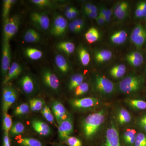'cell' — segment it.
Instances as JSON below:
<instances>
[{
    "label": "cell",
    "instance_id": "48",
    "mask_svg": "<svg viewBox=\"0 0 146 146\" xmlns=\"http://www.w3.org/2000/svg\"><path fill=\"white\" fill-rule=\"evenodd\" d=\"M96 20L97 23L99 25H102L106 22L104 18L100 14H99L98 16L96 18Z\"/></svg>",
    "mask_w": 146,
    "mask_h": 146
},
{
    "label": "cell",
    "instance_id": "28",
    "mask_svg": "<svg viewBox=\"0 0 146 146\" xmlns=\"http://www.w3.org/2000/svg\"><path fill=\"white\" fill-rule=\"evenodd\" d=\"M136 131L134 129H127L123 133V138L125 143L128 146H132L135 144Z\"/></svg>",
    "mask_w": 146,
    "mask_h": 146
},
{
    "label": "cell",
    "instance_id": "31",
    "mask_svg": "<svg viewBox=\"0 0 146 146\" xmlns=\"http://www.w3.org/2000/svg\"><path fill=\"white\" fill-rule=\"evenodd\" d=\"M25 55L32 60H37L42 58L43 53L40 50L33 48H27L25 50Z\"/></svg>",
    "mask_w": 146,
    "mask_h": 146
},
{
    "label": "cell",
    "instance_id": "56",
    "mask_svg": "<svg viewBox=\"0 0 146 146\" xmlns=\"http://www.w3.org/2000/svg\"><path fill=\"white\" fill-rule=\"evenodd\" d=\"M98 9L97 8L96 6L94 4H92V7H91V10L89 11V12H87V13H89V12H98Z\"/></svg>",
    "mask_w": 146,
    "mask_h": 146
},
{
    "label": "cell",
    "instance_id": "1",
    "mask_svg": "<svg viewBox=\"0 0 146 146\" xmlns=\"http://www.w3.org/2000/svg\"><path fill=\"white\" fill-rule=\"evenodd\" d=\"M104 110L89 114L84 119L82 123V130L84 136L90 139L96 136L105 120Z\"/></svg>",
    "mask_w": 146,
    "mask_h": 146
},
{
    "label": "cell",
    "instance_id": "51",
    "mask_svg": "<svg viewBox=\"0 0 146 146\" xmlns=\"http://www.w3.org/2000/svg\"><path fill=\"white\" fill-rule=\"evenodd\" d=\"M65 15L66 18L69 19V20H73L72 17V13H71L70 7H68L66 9L65 12Z\"/></svg>",
    "mask_w": 146,
    "mask_h": 146
},
{
    "label": "cell",
    "instance_id": "50",
    "mask_svg": "<svg viewBox=\"0 0 146 146\" xmlns=\"http://www.w3.org/2000/svg\"><path fill=\"white\" fill-rule=\"evenodd\" d=\"M139 3L143 11V17H146V1H142Z\"/></svg>",
    "mask_w": 146,
    "mask_h": 146
},
{
    "label": "cell",
    "instance_id": "36",
    "mask_svg": "<svg viewBox=\"0 0 146 146\" xmlns=\"http://www.w3.org/2000/svg\"><path fill=\"white\" fill-rule=\"evenodd\" d=\"M25 129V127L23 124L18 121L13 124L9 132L13 136H17L23 133Z\"/></svg>",
    "mask_w": 146,
    "mask_h": 146
},
{
    "label": "cell",
    "instance_id": "37",
    "mask_svg": "<svg viewBox=\"0 0 146 146\" xmlns=\"http://www.w3.org/2000/svg\"><path fill=\"white\" fill-rule=\"evenodd\" d=\"M41 111L43 117L47 121L52 124L55 125L54 115L48 106L45 104Z\"/></svg>",
    "mask_w": 146,
    "mask_h": 146
},
{
    "label": "cell",
    "instance_id": "33",
    "mask_svg": "<svg viewBox=\"0 0 146 146\" xmlns=\"http://www.w3.org/2000/svg\"><path fill=\"white\" fill-rule=\"evenodd\" d=\"M78 54L80 60L82 65L84 66H86L89 65L91 58L90 54L87 50L84 47H80L79 48Z\"/></svg>",
    "mask_w": 146,
    "mask_h": 146
},
{
    "label": "cell",
    "instance_id": "53",
    "mask_svg": "<svg viewBox=\"0 0 146 146\" xmlns=\"http://www.w3.org/2000/svg\"><path fill=\"white\" fill-rule=\"evenodd\" d=\"M93 4L91 3H88L86 4L85 5L84 7V13H87L89 12V11L91 10V7Z\"/></svg>",
    "mask_w": 146,
    "mask_h": 146
},
{
    "label": "cell",
    "instance_id": "35",
    "mask_svg": "<svg viewBox=\"0 0 146 146\" xmlns=\"http://www.w3.org/2000/svg\"><path fill=\"white\" fill-rule=\"evenodd\" d=\"M127 102L129 106L134 109L139 110L146 109V102L142 100H129Z\"/></svg>",
    "mask_w": 146,
    "mask_h": 146
},
{
    "label": "cell",
    "instance_id": "13",
    "mask_svg": "<svg viewBox=\"0 0 146 146\" xmlns=\"http://www.w3.org/2000/svg\"><path fill=\"white\" fill-rule=\"evenodd\" d=\"M30 19L34 25L42 30L46 31L49 28L50 19L44 13L33 12L30 14Z\"/></svg>",
    "mask_w": 146,
    "mask_h": 146
},
{
    "label": "cell",
    "instance_id": "11",
    "mask_svg": "<svg viewBox=\"0 0 146 146\" xmlns=\"http://www.w3.org/2000/svg\"><path fill=\"white\" fill-rule=\"evenodd\" d=\"M18 84L22 91L27 95L33 94L36 90V82L33 77L29 74L22 76L19 79Z\"/></svg>",
    "mask_w": 146,
    "mask_h": 146
},
{
    "label": "cell",
    "instance_id": "17",
    "mask_svg": "<svg viewBox=\"0 0 146 146\" xmlns=\"http://www.w3.org/2000/svg\"><path fill=\"white\" fill-rule=\"evenodd\" d=\"M129 9L127 2L122 1L116 3L113 10L115 17L119 20H124L128 14Z\"/></svg>",
    "mask_w": 146,
    "mask_h": 146
},
{
    "label": "cell",
    "instance_id": "10",
    "mask_svg": "<svg viewBox=\"0 0 146 146\" xmlns=\"http://www.w3.org/2000/svg\"><path fill=\"white\" fill-rule=\"evenodd\" d=\"M95 84L97 91L102 94H112L115 90L114 83L103 76H96L95 78Z\"/></svg>",
    "mask_w": 146,
    "mask_h": 146
},
{
    "label": "cell",
    "instance_id": "21",
    "mask_svg": "<svg viewBox=\"0 0 146 146\" xmlns=\"http://www.w3.org/2000/svg\"><path fill=\"white\" fill-rule=\"evenodd\" d=\"M23 39L27 43H36L40 41L41 36L36 31L33 29H29L24 34Z\"/></svg>",
    "mask_w": 146,
    "mask_h": 146
},
{
    "label": "cell",
    "instance_id": "30",
    "mask_svg": "<svg viewBox=\"0 0 146 146\" xmlns=\"http://www.w3.org/2000/svg\"><path fill=\"white\" fill-rule=\"evenodd\" d=\"M117 120L120 124H126L130 122L131 121V116L127 110L125 108H121L118 112Z\"/></svg>",
    "mask_w": 146,
    "mask_h": 146
},
{
    "label": "cell",
    "instance_id": "26",
    "mask_svg": "<svg viewBox=\"0 0 146 146\" xmlns=\"http://www.w3.org/2000/svg\"><path fill=\"white\" fill-rule=\"evenodd\" d=\"M57 48L60 51L65 53L67 54L73 53L75 50V46L72 42H63L57 44Z\"/></svg>",
    "mask_w": 146,
    "mask_h": 146
},
{
    "label": "cell",
    "instance_id": "29",
    "mask_svg": "<svg viewBox=\"0 0 146 146\" xmlns=\"http://www.w3.org/2000/svg\"><path fill=\"white\" fill-rule=\"evenodd\" d=\"M45 104L44 101L39 98L31 99L29 102L31 110L34 112L41 111Z\"/></svg>",
    "mask_w": 146,
    "mask_h": 146
},
{
    "label": "cell",
    "instance_id": "40",
    "mask_svg": "<svg viewBox=\"0 0 146 146\" xmlns=\"http://www.w3.org/2000/svg\"><path fill=\"white\" fill-rule=\"evenodd\" d=\"M89 90V85L86 82H83L75 89V95L79 96L86 94Z\"/></svg>",
    "mask_w": 146,
    "mask_h": 146
},
{
    "label": "cell",
    "instance_id": "47",
    "mask_svg": "<svg viewBox=\"0 0 146 146\" xmlns=\"http://www.w3.org/2000/svg\"><path fill=\"white\" fill-rule=\"evenodd\" d=\"M3 146H10L9 132H5L3 138Z\"/></svg>",
    "mask_w": 146,
    "mask_h": 146
},
{
    "label": "cell",
    "instance_id": "7",
    "mask_svg": "<svg viewBox=\"0 0 146 146\" xmlns=\"http://www.w3.org/2000/svg\"><path fill=\"white\" fill-rule=\"evenodd\" d=\"M1 74L3 78L5 79L7 75L11 66V48L9 42L3 40L2 51Z\"/></svg>",
    "mask_w": 146,
    "mask_h": 146
},
{
    "label": "cell",
    "instance_id": "18",
    "mask_svg": "<svg viewBox=\"0 0 146 146\" xmlns=\"http://www.w3.org/2000/svg\"><path fill=\"white\" fill-rule=\"evenodd\" d=\"M23 67L19 63L14 62L11 65L7 75L4 80L3 83L6 84L11 80L18 78L23 72Z\"/></svg>",
    "mask_w": 146,
    "mask_h": 146
},
{
    "label": "cell",
    "instance_id": "3",
    "mask_svg": "<svg viewBox=\"0 0 146 146\" xmlns=\"http://www.w3.org/2000/svg\"><path fill=\"white\" fill-rule=\"evenodd\" d=\"M43 84L48 89L57 92L60 87V82L57 76L49 68H44L41 72Z\"/></svg>",
    "mask_w": 146,
    "mask_h": 146
},
{
    "label": "cell",
    "instance_id": "58",
    "mask_svg": "<svg viewBox=\"0 0 146 146\" xmlns=\"http://www.w3.org/2000/svg\"><path fill=\"white\" fill-rule=\"evenodd\" d=\"M140 125H141V126L146 131V123H140Z\"/></svg>",
    "mask_w": 146,
    "mask_h": 146
},
{
    "label": "cell",
    "instance_id": "22",
    "mask_svg": "<svg viewBox=\"0 0 146 146\" xmlns=\"http://www.w3.org/2000/svg\"><path fill=\"white\" fill-rule=\"evenodd\" d=\"M112 57V53L110 50L103 49L97 51L95 54L97 63H102L109 61Z\"/></svg>",
    "mask_w": 146,
    "mask_h": 146
},
{
    "label": "cell",
    "instance_id": "4",
    "mask_svg": "<svg viewBox=\"0 0 146 146\" xmlns=\"http://www.w3.org/2000/svg\"><path fill=\"white\" fill-rule=\"evenodd\" d=\"M20 24V18L14 16L5 22L3 27V40L9 42V40L18 32Z\"/></svg>",
    "mask_w": 146,
    "mask_h": 146
},
{
    "label": "cell",
    "instance_id": "42",
    "mask_svg": "<svg viewBox=\"0 0 146 146\" xmlns=\"http://www.w3.org/2000/svg\"><path fill=\"white\" fill-rule=\"evenodd\" d=\"M135 146H146V136L143 133H139L136 134Z\"/></svg>",
    "mask_w": 146,
    "mask_h": 146
},
{
    "label": "cell",
    "instance_id": "46",
    "mask_svg": "<svg viewBox=\"0 0 146 146\" xmlns=\"http://www.w3.org/2000/svg\"><path fill=\"white\" fill-rule=\"evenodd\" d=\"M135 16L137 18H141L143 17V11L140 3L138 2L136 5L135 10Z\"/></svg>",
    "mask_w": 146,
    "mask_h": 146
},
{
    "label": "cell",
    "instance_id": "39",
    "mask_svg": "<svg viewBox=\"0 0 146 146\" xmlns=\"http://www.w3.org/2000/svg\"><path fill=\"white\" fill-rule=\"evenodd\" d=\"M3 129L4 132H9L13 125L12 119L11 116L7 113H4L3 120Z\"/></svg>",
    "mask_w": 146,
    "mask_h": 146
},
{
    "label": "cell",
    "instance_id": "52",
    "mask_svg": "<svg viewBox=\"0 0 146 146\" xmlns=\"http://www.w3.org/2000/svg\"><path fill=\"white\" fill-rule=\"evenodd\" d=\"M68 27L71 31L74 33H78L79 32L77 29L76 28L75 26L74 25V24L72 22L68 24Z\"/></svg>",
    "mask_w": 146,
    "mask_h": 146
},
{
    "label": "cell",
    "instance_id": "54",
    "mask_svg": "<svg viewBox=\"0 0 146 146\" xmlns=\"http://www.w3.org/2000/svg\"><path fill=\"white\" fill-rule=\"evenodd\" d=\"M85 15L88 16L89 18L95 19L98 16V12H89V13H85Z\"/></svg>",
    "mask_w": 146,
    "mask_h": 146
},
{
    "label": "cell",
    "instance_id": "24",
    "mask_svg": "<svg viewBox=\"0 0 146 146\" xmlns=\"http://www.w3.org/2000/svg\"><path fill=\"white\" fill-rule=\"evenodd\" d=\"M126 72V67L123 64L113 66L110 70V74L112 77L116 79L121 78Z\"/></svg>",
    "mask_w": 146,
    "mask_h": 146
},
{
    "label": "cell",
    "instance_id": "12",
    "mask_svg": "<svg viewBox=\"0 0 146 146\" xmlns=\"http://www.w3.org/2000/svg\"><path fill=\"white\" fill-rule=\"evenodd\" d=\"M58 137L60 140L65 141L66 138L71 136L74 131L72 119L70 115L66 119L58 124Z\"/></svg>",
    "mask_w": 146,
    "mask_h": 146
},
{
    "label": "cell",
    "instance_id": "6",
    "mask_svg": "<svg viewBox=\"0 0 146 146\" xmlns=\"http://www.w3.org/2000/svg\"><path fill=\"white\" fill-rule=\"evenodd\" d=\"M68 27V21L60 15H56L53 20L51 27V34L55 36L63 35Z\"/></svg>",
    "mask_w": 146,
    "mask_h": 146
},
{
    "label": "cell",
    "instance_id": "34",
    "mask_svg": "<svg viewBox=\"0 0 146 146\" xmlns=\"http://www.w3.org/2000/svg\"><path fill=\"white\" fill-rule=\"evenodd\" d=\"M30 110L29 105L24 103L19 105L14 109L13 114L17 117H21L28 114Z\"/></svg>",
    "mask_w": 146,
    "mask_h": 146
},
{
    "label": "cell",
    "instance_id": "41",
    "mask_svg": "<svg viewBox=\"0 0 146 146\" xmlns=\"http://www.w3.org/2000/svg\"><path fill=\"white\" fill-rule=\"evenodd\" d=\"M69 146H82V141L79 138L74 136H69L65 141Z\"/></svg>",
    "mask_w": 146,
    "mask_h": 146
},
{
    "label": "cell",
    "instance_id": "27",
    "mask_svg": "<svg viewBox=\"0 0 146 146\" xmlns=\"http://www.w3.org/2000/svg\"><path fill=\"white\" fill-rule=\"evenodd\" d=\"M84 36L88 43L93 44L99 39L100 33L97 29L95 27H91L86 32Z\"/></svg>",
    "mask_w": 146,
    "mask_h": 146
},
{
    "label": "cell",
    "instance_id": "43",
    "mask_svg": "<svg viewBox=\"0 0 146 146\" xmlns=\"http://www.w3.org/2000/svg\"><path fill=\"white\" fill-rule=\"evenodd\" d=\"M31 2L39 7H48L52 5V3L49 0H32Z\"/></svg>",
    "mask_w": 146,
    "mask_h": 146
},
{
    "label": "cell",
    "instance_id": "20",
    "mask_svg": "<svg viewBox=\"0 0 146 146\" xmlns=\"http://www.w3.org/2000/svg\"><path fill=\"white\" fill-rule=\"evenodd\" d=\"M55 63L59 70L63 74H67L70 70L68 61L62 55L58 54L55 57Z\"/></svg>",
    "mask_w": 146,
    "mask_h": 146
},
{
    "label": "cell",
    "instance_id": "60",
    "mask_svg": "<svg viewBox=\"0 0 146 146\" xmlns=\"http://www.w3.org/2000/svg\"></svg>",
    "mask_w": 146,
    "mask_h": 146
},
{
    "label": "cell",
    "instance_id": "8",
    "mask_svg": "<svg viewBox=\"0 0 146 146\" xmlns=\"http://www.w3.org/2000/svg\"><path fill=\"white\" fill-rule=\"evenodd\" d=\"M70 104L74 109H88L98 106L100 101L98 99L90 97L71 100Z\"/></svg>",
    "mask_w": 146,
    "mask_h": 146
},
{
    "label": "cell",
    "instance_id": "14",
    "mask_svg": "<svg viewBox=\"0 0 146 146\" xmlns=\"http://www.w3.org/2000/svg\"><path fill=\"white\" fill-rule=\"evenodd\" d=\"M51 108L58 124L62 121L66 119L70 115L64 106L60 102L54 101L52 102Z\"/></svg>",
    "mask_w": 146,
    "mask_h": 146
},
{
    "label": "cell",
    "instance_id": "44",
    "mask_svg": "<svg viewBox=\"0 0 146 146\" xmlns=\"http://www.w3.org/2000/svg\"><path fill=\"white\" fill-rule=\"evenodd\" d=\"M72 23L77 29L79 32H80L84 27V22L82 19H76L73 20Z\"/></svg>",
    "mask_w": 146,
    "mask_h": 146
},
{
    "label": "cell",
    "instance_id": "49",
    "mask_svg": "<svg viewBox=\"0 0 146 146\" xmlns=\"http://www.w3.org/2000/svg\"><path fill=\"white\" fill-rule=\"evenodd\" d=\"M70 8L72 17L73 20H74L76 19V18L78 16L79 11L75 7H70Z\"/></svg>",
    "mask_w": 146,
    "mask_h": 146
},
{
    "label": "cell",
    "instance_id": "2",
    "mask_svg": "<svg viewBox=\"0 0 146 146\" xmlns=\"http://www.w3.org/2000/svg\"><path fill=\"white\" fill-rule=\"evenodd\" d=\"M142 84V80L139 77L131 75L126 77L120 82L119 89L123 93L131 94L140 90Z\"/></svg>",
    "mask_w": 146,
    "mask_h": 146
},
{
    "label": "cell",
    "instance_id": "9",
    "mask_svg": "<svg viewBox=\"0 0 146 146\" xmlns=\"http://www.w3.org/2000/svg\"><path fill=\"white\" fill-rule=\"evenodd\" d=\"M131 42L138 48H141L146 40V30L140 24L134 28L130 35Z\"/></svg>",
    "mask_w": 146,
    "mask_h": 146
},
{
    "label": "cell",
    "instance_id": "5",
    "mask_svg": "<svg viewBox=\"0 0 146 146\" xmlns=\"http://www.w3.org/2000/svg\"><path fill=\"white\" fill-rule=\"evenodd\" d=\"M17 93L13 86L7 85L3 88L2 108L4 113H7L11 106L16 102Z\"/></svg>",
    "mask_w": 146,
    "mask_h": 146
},
{
    "label": "cell",
    "instance_id": "23",
    "mask_svg": "<svg viewBox=\"0 0 146 146\" xmlns=\"http://www.w3.org/2000/svg\"><path fill=\"white\" fill-rule=\"evenodd\" d=\"M127 34L124 30H121L116 32L110 36V40L113 44L116 45H121L126 41Z\"/></svg>",
    "mask_w": 146,
    "mask_h": 146
},
{
    "label": "cell",
    "instance_id": "25",
    "mask_svg": "<svg viewBox=\"0 0 146 146\" xmlns=\"http://www.w3.org/2000/svg\"><path fill=\"white\" fill-rule=\"evenodd\" d=\"M84 76L80 74H76L71 76L68 84V88L70 91L75 89L82 83H83Z\"/></svg>",
    "mask_w": 146,
    "mask_h": 146
},
{
    "label": "cell",
    "instance_id": "55",
    "mask_svg": "<svg viewBox=\"0 0 146 146\" xmlns=\"http://www.w3.org/2000/svg\"><path fill=\"white\" fill-rule=\"evenodd\" d=\"M106 11H107V16H108L109 19H111V16L112 15V13L114 12L113 10L112 9H106Z\"/></svg>",
    "mask_w": 146,
    "mask_h": 146
},
{
    "label": "cell",
    "instance_id": "32",
    "mask_svg": "<svg viewBox=\"0 0 146 146\" xmlns=\"http://www.w3.org/2000/svg\"><path fill=\"white\" fill-rule=\"evenodd\" d=\"M17 143L21 146H43L41 141L32 138H21Z\"/></svg>",
    "mask_w": 146,
    "mask_h": 146
},
{
    "label": "cell",
    "instance_id": "59",
    "mask_svg": "<svg viewBox=\"0 0 146 146\" xmlns=\"http://www.w3.org/2000/svg\"></svg>",
    "mask_w": 146,
    "mask_h": 146
},
{
    "label": "cell",
    "instance_id": "15",
    "mask_svg": "<svg viewBox=\"0 0 146 146\" xmlns=\"http://www.w3.org/2000/svg\"><path fill=\"white\" fill-rule=\"evenodd\" d=\"M104 146H121L117 129L112 123L106 131Z\"/></svg>",
    "mask_w": 146,
    "mask_h": 146
},
{
    "label": "cell",
    "instance_id": "19",
    "mask_svg": "<svg viewBox=\"0 0 146 146\" xmlns=\"http://www.w3.org/2000/svg\"><path fill=\"white\" fill-rule=\"evenodd\" d=\"M126 59L128 63L131 66L137 67L143 64L144 58L141 53L138 52H132L126 56Z\"/></svg>",
    "mask_w": 146,
    "mask_h": 146
},
{
    "label": "cell",
    "instance_id": "16",
    "mask_svg": "<svg viewBox=\"0 0 146 146\" xmlns=\"http://www.w3.org/2000/svg\"><path fill=\"white\" fill-rule=\"evenodd\" d=\"M31 123L33 129L41 136H48L52 133V129L49 125L42 120L33 119Z\"/></svg>",
    "mask_w": 146,
    "mask_h": 146
},
{
    "label": "cell",
    "instance_id": "45",
    "mask_svg": "<svg viewBox=\"0 0 146 146\" xmlns=\"http://www.w3.org/2000/svg\"><path fill=\"white\" fill-rule=\"evenodd\" d=\"M106 9L107 8H106L104 6H102L100 8L99 14H100L104 18L106 22H110L111 19H109L107 16Z\"/></svg>",
    "mask_w": 146,
    "mask_h": 146
},
{
    "label": "cell",
    "instance_id": "38",
    "mask_svg": "<svg viewBox=\"0 0 146 146\" xmlns=\"http://www.w3.org/2000/svg\"><path fill=\"white\" fill-rule=\"evenodd\" d=\"M16 2V1L13 0H5L3 1V16L5 22L9 19L8 16L11 6Z\"/></svg>",
    "mask_w": 146,
    "mask_h": 146
},
{
    "label": "cell",
    "instance_id": "57",
    "mask_svg": "<svg viewBox=\"0 0 146 146\" xmlns=\"http://www.w3.org/2000/svg\"><path fill=\"white\" fill-rule=\"evenodd\" d=\"M140 123H146V116H144L141 118V120H140Z\"/></svg>",
    "mask_w": 146,
    "mask_h": 146
}]
</instances>
